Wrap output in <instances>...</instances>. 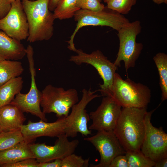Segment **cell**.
I'll list each match as a JSON object with an SVG mask.
<instances>
[{
	"instance_id": "cell-1",
	"label": "cell",
	"mask_w": 167,
	"mask_h": 167,
	"mask_svg": "<svg viewBox=\"0 0 167 167\" xmlns=\"http://www.w3.org/2000/svg\"><path fill=\"white\" fill-rule=\"evenodd\" d=\"M147 112V107H122L113 131L126 151H140L145 135L144 119Z\"/></svg>"
},
{
	"instance_id": "cell-2",
	"label": "cell",
	"mask_w": 167,
	"mask_h": 167,
	"mask_svg": "<svg viewBox=\"0 0 167 167\" xmlns=\"http://www.w3.org/2000/svg\"><path fill=\"white\" fill-rule=\"evenodd\" d=\"M49 0H22L28 25L30 43L49 40L54 31L53 13L48 8Z\"/></svg>"
},
{
	"instance_id": "cell-3",
	"label": "cell",
	"mask_w": 167,
	"mask_h": 167,
	"mask_svg": "<svg viewBox=\"0 0 167 167\" xmlns=\"http://www.w3.org/2000/svg\"><path fill=\"white\" fill-rule=\"evenodd\" d=\"M151 91L147 86L128 78L123 79L116 73L111 94L122 107L146 108L150 102Z\"/></svg>"
},
{
	"instance_id": "cell-4",
	"label": "cell",
	"mask_w": 167,
	"mask_h": 167,
	"mask_svg": "<svg viewBox=\"0 0 167 167\" xmlns=\"http://www.w3.org/2000/svg\"><path fill=\"white\" fill-rule=\"evenodd\" d=\"M141 29L140 22L137 20L130 22L118 31L119 48L113 63L118 67L123 61L126 72L130 68L135 66L143 49V44L136 41V37L141 32Z\"/></svg>"
},
{
	"instance_id": "cell-5",
	"label": "cell",
	"mask_w": 167,
	"mask_h": 167,
	"mask_svg": "<svg viewBox=\"0 0 167 167\" xmlns=\"http://www.w3.org/2000/svg\"><path fill=\"white\" fill-rule=\"evenodd\" d=\"M97 11L79 9L75 13L73 17L77 22L76 27L71 36L68 48L75 52L76 49L74 42L75 36L82 27L88 26H105L110 27L117 31L130 21L123 15L114 11L104 10Z\"/></svg>"
},
{
	"instance_id": "cell-6",
	"label": "cell",
	"mask_w": 167,
	"mask_h": 167,
	"mask_svg": "<svg viewBox=\"0 0 167 167\" xmlns=\"http://www.w3.org/2000/svg\"><path fill=\"white\" fill-rule=\"evenodd\" d=\"M41 92L40 106L45 113H54L58 118L66 117L72 107L79 101L77 90H66L51 84L46 86Z\"/></svg>"
},
{
	"instance_id": "cell-7",
	"label": "cell",
	"mask_w": 167,
	"mask_h": 167,
	"mask_svg": "<svg viewBox=\"0 0 167 167\" xmlns=\"http://www.w3.org/2000/svg\"><path fill=\"white\" fill-rule=\"evenodd\" d=\"M77 54L71 56L69 61L78 65L86 63L91 65L97 70L103 80L98 90L102 96H110L116 71L118 69L101 51L97 50L88 54L81 49L75 52Z\"/></svg>"
},
{
	"instance_id": "cell-8",
	"label": "cell",
	"mask_w": 167,
	"mask_h": 167,
	"mask_svg": "<svg viewBox=\"0 0 167 167\" xmlns=\"http://www.w3.org/2000/svg\"><path fill=\"white\" fill-rule=\"evenodd\" d=\"M34 50L30 45L26 48L27 56L31 75V87L28 92L26 94L19 93L17 94L10 104L19 108L23 112L30 113L41 119L47 122L45 115L41 110L40 103L41 92L37 88L36 81V70L33 58Z\"/></svg>"
},
{
	"instance_id": "cell-9",
	"label": "cell",
	"mask_w": 167,
	"mask_h": 167,
	"mask_svg": "<svg viewBox=\"0 0 167 167\" xmlns=\"http://www.w3.org/2000/svg\"><path fill=\"white\" fill-rule=\"evenodd\" d=\"M97 91H92L90 88L88 90L84 88L82 90L81 99L72 107L71 113L66 118L65 135L67 137H75L78 133L83 136L92 135L91 131L89 130L87 125L90 120V116L85 108L92 100L101 96L95 94Z\"/></svg>"
},
{
	"instance_id": "cell-10",
	"label": "cell",
	"mask_w": 167,
	"mask_h": 167,
	"mask_svg": "<svg viewBox=\"0 0 167 167\" xmlns=\"http://www.w3.org/2000/svg\"><path fill=\"white\" fill-rule=\"evenodd\" d=\"M157 108L146 114L145 135L140 148L141 152L154 162L167 157V134L162 127H156L151 122L152 114Z\"/></svg>"
},
{
	"instance_id": "cell-11",
	"label": "cell",
	"mask_w": 167,
	"mask_h": 167,
	"mask_svg": "<svg viewBox=\"0 0 167 167\" xmlns=\"http://www.w3.org/2000/svg\"><path fill=\"white\" fill-rule=\"evenodd\" d=\"M84 140L91 143L100 156L99 163L91 167H109L115 157L125 154L126 152L113 131H98L96 135Z\"/></svg>"
},
{
	"instance_id": "cell-12",
	"label": "cell",
	"mask_w": 167,
	"mask_h": 167,
	"mask_svg": "<svg viewBox=\"0 0 167 167\" xmlns=\"http://www.w3.org/2000/svg\"><path fill=\"white\" fill-rule=\"evenodd\" d=\"M122 108L113 97L109 96H104L96 109L89 114L92 123L88 129L97 131H113Z\"/></svg>"
},
{
	"instance_id": "cell-13",
	"label": "cell",
	"mask_w": 167,
	"mask_h": 167,
	"mask_svg": "<svg viewBox=\"0 0 167 167\" xmlns=\"http://www.w3.org/2000/svg\"><path fill=\"white\" fill-rule=\"evenodd\" d=\"M58 138L53 146L47 145L45 143L29 144L38 163L62 159L74 153L79 143V141L76 139L69 141L65 134Z\"/></svg>"
},
{
	"instance_id": "cell-14",
	"label": "cell",
	"mask_w": 167,
	"mask_h": 167,
	"mask_svg": "<svg viewBox=\"0 0 167 167\" xmlns=\"http://www.w3.org/2000/svg\"><path fill=\"white\" fill-rule=\"evenodd\" d=\"M0 30L10 37L20 41L28 36L29 27L21 1L11 3L7 14L0 19Z\"/></svg>"
},
{
	"instance_id": "cell-15",
	"label": "cell",
	"mask_w": 167,
	"mask_h": 167,
	"mask_svg": "<svg viewBox=\"0 0 167 167\" xmlns=\"http://www.w3.org/2000/svg\"><path fill=\"white\" fill-rule=\"evenodd\" d=\"M66 127V118L62 117L50 123L41 120L36 122L29 120L27 125L21 127L20 131L24 140L31 143L40 137H58L65 134Z\"/></svg>"
},
{
	"instance_id": "cell-16",
	"label": "cell",
	"mask_w": 167,
	"mask_h": 167,
	"mask_svg": "<svg viewBox=\"0 0 167 167\" xmlns=\"http://www.w3.org/2000/svg\"><path fill=\"white\" fill-rule=\"evenodd\" d=\"M23 113L17 107L10 104L0 107V127L2 131L20 130L26 119Z\"/></svg>"
},
{
	"instance_id": "cell-17",
	"label": "cell",
	"mask_w": 167,
	"mask_h": 167,
	"mask_svg": "<svg viewBox=\"0 0 167 167\" xmlns=\"http://www.w3.org/2000/svg\"><path fill=\"white\" fill-rule=\"evenodd\" d=\"M26 55V48L20 41L0 31V61L19 60Z\"/></svg>"
},
{
	"instance_id": "cell-18",
	"label": "cell",
	"mask_w": 167,
	"mask_h": 167,
	"mask_svg": "<svg viewBox=\"0 0 167 167\" xmlns=\"http://www.w3.org/2000/svg\"><path fill=\"white\" fill-rule=\"evenodd\" d=\"M29 144L24 140L9 149L0 152V167L25 159H36Z\"/></svg>"
},
{
	"instance_id": "cell-19",
	"label": "cell",
	"mask_w": 167,
	"mask_h": 167,
	"mask_svg": "<svg viewBox=\"0 0 167 167\" xmlns=\"http://www.w3.org/2000/svg\"><path fill=\"white\" fill-rule=\"evenodd\" d=\"M23 83L22 78L19 76L0 86V107L10 104L16 95L21 92Z\"/></svg>"
},
{
	"instance_id": "cell-20",
	"label": "cell",
	"mask_w": 167,
	"mask_h": 167,
	"mask_svg": "<svg viewBox=\"0 0 167 167\" xmlns=\"http://www.w3.org/2000/svg\"><path fill=\"white\" fill-rule=\"evenodd\" d=\"M24 71L22 63L18 60L0 61V86L12 78L19 76Z\"/></svg>"
},
{
	"instance_id": "cell-21",
	"label": "cell",
	"mask_w": 167,
	"mask_h": 167,
	"mask_svg": "<svg viewBox=\"0 0 167 167\" xmlns=\"http://www.w3.org/2000/svg\"><path fill=\"white\" fill-rule=\"evenodd\" d=\"M153 60L159 75L162 102L167 99V55L164 53H158L153 57Z\"/></svg>"
},
{
	"instance_id": "cell-22",
	"label": "cell",
	"mask_w": 167,
	"mask_h": 167,
	"mask_svg": "<svg viewBox=\"0 0 167 167\" xmlns=\"http://www.w3.org/2000/svg\"><path fill=\"white\" fill-rule=\"evenodd\" d=\"M78 0H59L54 11L55 19L62 20L73 17L75 13L79 10L76 6Z\"/></svg>"
},
{
	"instance_id": "cell-23",
	"label": "cell",
	"mask_w": 167,
	"mask_h": 167,
	"mask_svg": "<svg viewBox=\"0 0 167 167\" xmlns=\"http://www.w3.org/2000/svg\"><path fill=\"white\" fill-rule=\"evenodd\" d=\"M125 154L129 167H152L155 165V162L145 156L140 151L127 150Z\"/></svg>"
},
{
	"instance_id": "cell-24",
	"label": "cell",
	"mask_w": 167,
	"mask_h": 167,
	"mask_svg": "<svg viewBox=\"0 0 167 167\" xmlns=\"http://www.w3.org/2000/svg\"><path fill=\"white\" fill-rule=\"evenodd\" d=\"M24 140L20 130L0 133V152L7 150Z\"/></svg>"
},
{
	"instance_id": "cell-25",
	"label": "cell",
	"mask_w": 167,
	"mask_h": 167,
	"mask_svg": "<svg viewBox=\"0 0 167 167\" xmlns=\"http://www.w3.org/2000/svg\"><path fill=\"white\" fill-rule=\"evenodd\" d=\"M137 0H109L107 3V8L122 15L127 14Z\"/></svg>"
},
{
	"instance_id": "cell-26",
	"label": "cell",
	"mask_w": 167,
	"mask_h": 167,
	"mask_svg": "<svg viewBox=\"0 0 167 167\" xmlns=\"http://www.w3.org/2000/svg\"><path fill=\"white\" fill-rule=\"evenodd\" d=\"M89 160V158L84 159L73 153L62 160L61 167H87Z\"/></svg>"
},
{
	"instance_id": "cell-27",
	"label": "cell",
	"mask_w": 167,
	"mask_h": 167,
	"mask_svg": "<svg viewBox=\"0 0 167 167\" xmlns=\"http://www.w3.org/2000/svg\"><path fill=\"white\" fill-rule=\"evenodd\" d=\"M76 6L79 9L95 12L102 11L105 8L104 5L99 0H78Z\"/></svg>"
},
{
	"instance_id": "cell-28",
	"label": "cell",
	"mask_w": 167,
	"mask_h": 167,
	"mask_svg": "<svg viewBox=\"0 0 167 167\" xmlns=\"http://www.w3.org/2000/svg\"><path fill=\"white\" fill-rule=\"evenodd\" d=\"M38 163L36 159L28 158L15 163L2 165L0 167H37Z\"/></svg>"
},
{
	"instance_id": "cell-29",
	"label": "cell",
	"mask_w": 167,
	"mask_h": 167,
	"mask_svg": "<svg viewBox=\"0 0 167 167\" xmlns=\"http://www.w3.org/2000/svg\"><path fill=\"white\" fill-rule=\"evenodd\" d=\"M109 167H129L127 160L125 154L115 157L111 162Z\"/></svg>"
},
{
	"instance_id": "cell-30",
	"label": "cell",
	"mask_w": 167,
	"mask_h": 167,
	"mask_svg": "<svg viewBox=\"0 0 167 167\" xmlns=\"http://www.w3.org/2000/svg\"><path fill=\"white\" fill-rule=\"evenodd\" d=\"M11 7V4L6 0H0V19L4 17Z\"/></svg>"
},
{
	"instance_id": "cell-31",
	"label": "cell",
	"mask_w": 167,
	"mask_h": 167,
	"mask_svg": "<svg viewBox=\"0 0 167 167\" xmlns=\"http://www.w3.org/2000/svg\"><path fill=\"white\" fill-rule=\"evenodd\" d=\"M62 159L54 160L43 163H39L37 167H61Z\"/></svg>"
},
{
	"instance_id": "cell-32",
	"label": "cell",
	"mask_w": 167,
	"mask_h": 167,
	"mask_svg": "<svg viewBox=\"0 0 167 167\" xmlns=\"http://www.w3.org/2000/svg\"><path fill=\"white\" fill-rule=\"evenodd\" d=\"M155 167H167V157L162 158L155 162Z\"/></svg>"
},
{
	"instance_id": "cell-33",
	"label": "cell",
	"mask_w": 167,
	"mask_h": 167,
	"mask_svg": "<svg viewBox=\"0 0 167 167\" xmlns=\"http://www.w3.org/2000/svg\"><path fill=\"white\" fill-rule=\"evenodd\" d=\"M59 0H49L48 8L51 11H54Z\"/></svg>"
},
{
	"instance_id": "cell-34",
	"label": "cell",
	"mask_w": 167,
	"mask_h": 167,
	"mask_svg": "<svg viewBox=\"0 0 167 167\" xmlns=\"http://www.w3.org/2000/svg\"><path fill=\"white\" fill-rule=\"evenodd\" d=\"M153 2L158 5L162 3L167 4V0H152Z\"/></svg>"
},
{
	"instance_id": "cell-35",
	"label": "cell",
	"mask_w": 167,
	"mask_h": 167,
	"mask_svg": "<svg viewBox=\"0 0 167 167\" xmlns=\"http://www.w3.org/2000/svg\"><path fill=\"white\" fill-rule=\"evenodd\" d=\"M8 2H9V3H10L11 4V3H12V2H14V1H21V0H6Z\"/></svg>"
},
{
	"instance_id": "cell-36",
	"label": "cell",
	"mask_w": 167,
	"mask_h": 167,
	"mask_svg": "<svg viewBox=\"0 0 167 167\" xmlns=\"http://www.w3.org/2000/svg\"><path fill=\"white\" fill-rule=\"evenodd\" d=\"M105 2L107 3L109 0H102Z\"/></svg>"
},
{
	"instance_id": "cell-37",
	"label": "cell",
	"mask_w": 167,
	"mask_h": 167,
	"mask_svg": "<svg viewBox=\"0 0 167 167\" xmlns=\"http://www.w3.org/2000/svg\"><path fill=\"white\" fill-rule=\"evenodd\" d=\"M2 131V130L0 127V133H1V132Z\"/></svg>"
},
{
	"instance_id": "cell-38",
	"label": "cell",
	"mask_w": 167,
	"mask_h": 167,
	"mask_svg": "<svg viewBox=\"0 0 167 167\" xmlns=\"http://www.w3.org/2000/svg\"><path fill=\"white\" fill-rule=\"evenodd\" d=\"M100 2H101L102 1V0H99Z\"/></svg>"
},
{
	"instance_id": "cell-39",
	"label": "cell",
	"mask_w": 167,
	"mask_h": 167,
	"mask_svg": "<svg viewBox=\"0 0 167 167\" xmlns=\"http://www.w3.org/2000/svg\"><path fill=\"white\" fill-rule=\"evenodd\" d=\"M29 0L31 1H34L36 0Z\"/></svg>"
}]
</instances>
